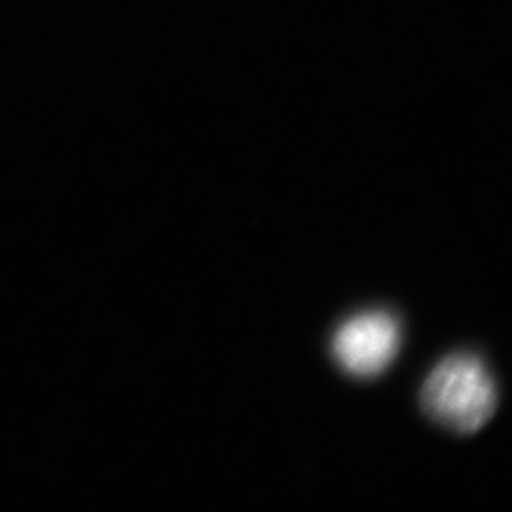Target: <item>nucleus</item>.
<instances>
[{"label": "nucleus", "instance_id": "nucleus-2", "mask_svg": "<svg viewBox=\"0 0 512 512\" xmlns=\"http://www.w3.org/2000/svg\"><path fill=\"white\" fill-rule=\"evenodd\" d=\"M401 348V327L391 313L366 311L348 319L332 338V357L355 378H376Z\"/></svg>", "mask_w": 512, "mask_h": 512}, {"label": "nucleus", "instance_id": "nucleus-1", "mask_svg": "<svg viewBox=\"0 0 512 512\" xmlns=\"http://www.w3.org/2000/svg\"><path fill=\"white\" fill-rule=\"evenodd\" d=\"M421 406L431 420L459 435H473L494 418L497 389L486 365L469 353L444 359L421 389Z\"/></svg>", "mask_w": 512, "mask_h": 512}]
</instances>
